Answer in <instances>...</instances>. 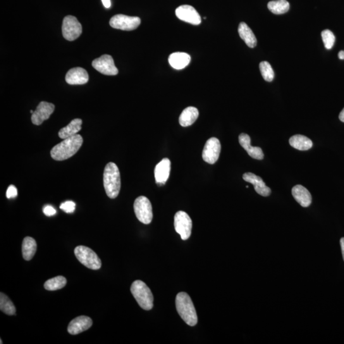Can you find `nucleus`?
I'll list each match as a JSON object with an SVG mask.
<instances>
[{"instance_id": "obj_1", "label": "nucleus", "mask_w": 344, "mask_h": 344, "mask_svg": "<svg viewBox=\"0 0 344 344\" xmlns=\"http://www.w3.org/2000/svg\"><path fill=\"white\" fill-rule=\"evenodd\" d=\"M83 143L82 136L76 135L63 139L58 144L55 145L51 151L52 159L56 161H63L70 158L80 149Z\"/></svg>"}, {"instance_id": "obj_2", "label": "nucleus", "mask_w": 344, "mask_h": 344, "mask_svg": "<svg viewBox=\"0 0 344 344\" xmlns=\"http://www.w3.org/2000/svg\"><path fill=\"white\" fill-rule=\"evenodd\" d=\"M104 186L105 192L110 198L118 197L121 190L120 171L114 162H110L104 172Z\"/></svg>"}, {"instance_id": "obj_3", "label": "nucleus", "mask_w": 344, "mask_h": 344, "mask_svg": "<svg viewBox=\"0 0 344 344\" xmlns=\"http://www.w3.org/2000/svg\"><path fill=\"white\" fill-rule=\"evenodd\" d=\"M176 309L186 324L194 326L198 322V317L194 304L188 294L179 293L176 296Z\"/></svg>"}, {"instance_id": "obj_4", "label": "nucleus", "mask_w": 344, "mask_h": 344, "mask_svg": "<svg viewBox=\"0 0 344 344\" xmlns=\"http://www.w3.org/2000/svg\"><path fill=\"white\" fill-rule=\"evenodd\" d=\"M131 292L141 308L145 310H151L153 307L152 293L149 287L142 281L133 282L131 287Z\"/></svg>"}, {"instance_id": "obj_5", "label": "nucleus", "mask_w": 344, "mask_h": 344, "mask_svg": "<svg viewBox=\"0 0 344 344\" xmlns=\"http://www.w3.org/2000/svg\"><path fill=\"white\" fill-rule=\"evenodd\" d=\"M74 252L78 261L88 269L96 271L101 268V260L90 248L83 245L77 246Z\"/></svg>"}, {"instance_id": "obj_6", "label": "nucleus", "mask_w": 344, "mask_h": 344, "mask_svg": "<svg viewBox=\"0 0 344 344\" xmlns=\"http://www.w3.org/2000/svg\"><path fill=\"white\" fill-rule=\"evenodd\" d=\"M134 210L141 223L149 224L152 222L153 214L151 203L147 197L141 196L134 203Z\"/></svg>"}, {"instance_id": "obj_7", "label": "nucleus", "mask_w": 344, "mask_h": 344, "mask_svg": "<svg viewBox=\"0 0 344 344\" xmlns=\"http://www.w3.org/2000/svg\"><path fill=\"white\" fill-rule=\"evenodd\" d=\"M82 32V25L75 17L67 16L64 18L62 25V33L66 40L73 41L80 37Z\"/></svg>"}, {"instance_id": "obj_8", "label": "nucleus", "mask_w": 344, "mask_h": 344, "mask_svg": "<svg viewBox=\"0 0 344 344\" xmlns=\"http://www.w3.org/2000/svg\"><path fill=\"white\" fill-rule=\"evenodd\" d=\"M174 226L176 232L181 235L182 240H188L192 230V220L187 213L184 211L177 212L174 217Z\"/></svg>"}, {"instance_id": "obj_9", "label": "nucleus", "mask_w": 344, "mask_h": 344, "mask_svg": "<svg viewBox=\"0 0 344 344\" xmlns=\"http://www.w3.org/2000/svg\"><path fill=\"white\" fill-rule=\"evenodd\" d=\"M109 23L112 28L118 29V30L132 31L140 26L141 20L138 17L118 14L112 17Z\"/></svg>"}, {"instance_id": "obj_10", "label": "nucleus", "mask_w": 344, "mask_h": 344, "mask_svg": "<svg viewBox=\"0 0 344 344\" xmlns=\"http://www.w3.org/2000/svg\"><path fill=\"white\" fill-rule=\"evenodd\" d=\"M93 68L105 75H116L118 69L115 65L113 58L108 54L103 55L99 58L95 59L92 63Z\"/></svg>"}, {"instance_id": "obj_11", "label": "nucleus", "mask_w": 344, "mask_h": 344, "mask_svg": "<svg viewBox=\"0 0 344 344\" xmlns=\"http://www.w3.org/2000/svg\"><path fill=\"white\" fill-rule=\"evenodd\" d=\"M221 149V145L219 139L215 137L210 138L207 141L203 150V159L207 163L214 164L219 159Z\"/></svg>"}, {"instance_id": "obj_12", "label": "nucleus", "mask_w": 344, "mask_h": 344, "mask_svg": "<svg viewBox=\"0 0 344 344\" xmlns=\"http://www.w3.org/2000/svg\"><path fill=\"white\" fill-rule=\"evenodd\" d=\"M176 14L180 20L193 25H199L202 22L200 14L194 7L188 5L179 7L176 9Z\"/></svg>"}, {"instance_id": "obj_13", "label": "nucleus", "mask_w": 344, "mask_h": 344, "mask_svg": "<svg viewBox=\"0 0 344 344\" xmlns=\"http://www.w3.org/2000/svg\"><path fill=\"white\" fill-rule=\"evenodd\" d=\"M55 106L51 103L41 102L32 114V121L35 125L39 126L47 120L53 113Z\"/></svg>"}, {"instance_id": "obj_14", "label": "nucleus", "mask_w": 344, "mask_h": 344, "mask_svg": "<svg viewBox=\"0 0 344 344\" xmlns=\"http://www.w3.org/2000/svg\"><path fill=\"white\" fill-rule=\"evenodd\" d=\"M243 179L247 183L254 186V190L257 194L267 197L271 194V190L265 185V182L260 176L247 172L243 175Z\"/></svg>"}, {"instance_id": "obj_15", "label": "nucleus", "mask_w": 344, "mask_h": 344, "mask_svg": "<svg viewBox=\"0 0 344 344\" xmlns=\"http://www.w3.org/2000/svg\"><path fill=\"white\" fill-rule=\"evenodd\" d=\"M171 162L168 158H164L155 167L154 176L156 184L159 186L165 185L170 173Z\"/></svg>"}, {"instance_id": "obj_16", "label": "nucleus", "mask_w": 344, "mask_h": 344, "mask_svg": "<svg viewBox=\"0 0 344 344\" xmlns=\"http://www.w3.org/2000/svg\"><path fill=\"white\" fill-rule=\"evenodd\" d=\"M66 82L70 85H82L89 80L87 71L80 67L70 69L65 76Z\"/></svg>"}, {"instance_id": "obj_17", "label": "nucleus", "mask_w": 344, "mask_h": 344, "mask_svg": "<svg viewBox=\"0 0 344 344\" xmlns=\"http://www.w3.org/2000/svg\"><path fill=\"white\" fill-rule=\"evenodd\" d=\"M92 319L85 315L76 317L70 322L68 326V331L71 334H77L88 330L92 327Z\"/></svg>"}, {"instance_id": "obj_18", "label": "nucleus", "mask_w": 344, "mask_h": 344, "mask_svg": "<svg viewBox=\"0 0 344 344\" xmlns=\"http://www.w3.org/2000/svg\"><path fill=\"white\" fill-rule=\"evenodd\" d=\"M239 143L252 158L262 160L264 158V154L261 148L253 147L250 145V138L245 133H241L238 137Z\"/></svg>"}, {"instance_id": "obj_19", "label": "nucleus", "mask_w": 344, "mask_h": 344, "mask_svg": "<svg viewBox=\"0 0 344 344\" xmlns=\"http://www.w3.org/2000/svg\"><path fill=\"white\" fill-rule=\"evenodd\" d=\"M292 195L296 202L303 207H309L312 203V196L307 189L302 185H296L292 189Z\"/></svg>"}, {"instance_id": "obj_20", "label": "nucleus", "mask_w": 344, "mask_h": 344, "mask_svg": "<svg viewBox=\"0 0 344 344\" xmlns=\"http://www.w3.org/2000/svg\"><path fill=\"white\" fill-rule=\"evenodd\" d=\"M191 56L185 52H174L168 57V62L171 67L176 70H182L188 66Z\"/></svg>"}, {"instance_id": "obj_21", "label": "nucleus", "mask_w": 344, "mask_h": 344, "mask_svg": "<svg viewBox=\"0 0 344 344\" xmlns=\"http://www.w3.org/2000/svg\"><path fill=\"white\" fill-rule=\"evenodd\" d=\"M238 32L240 38L245 42L248 47L254 48L256 46V38H255L251 29L248 27L247 24L243 22L241 23L239 25Z\"/></svg>"}, {"instance_id": "obj_22", "label": "nucleus", "mask_w": 344, "mask_h": 344, "mask_svg": "<svg viewBox=\"0 0 344 344\" xmlns=\"http://www.w3.org/2000/svg\"><path fill=\"white\" fill-rule=\"evenodd\" d=\"M199 116V112L194 107H189L184 110L179 117V123L183 127L192 125Z\"/></svg>"}, {"instance_id": "obj_23", "label": "nucleus", "mask_w": 344, "mask_h": 344, "mask_svg": "<svg viewBox=\"0 0 344 344\" xmlns=\"http://www.w3.org/2000/svg\"><path fill=\"white\" fill-rule=\"evenodd\" d=\"M82 119H73L70 124L59 130L58 133L59 138L61 139H65V138L76 135V133L82 129Z\"/></svg>"}, {"instance_id": "obj_24", "label": "nucleus", "mask_w": 344, "mask_h": 344, "mask_svg": "<svg viewBox=\"0 0 344 344\" xmlns=\"http://www.w3.org/2000/svg\"><path fill=\"white\" fill-rule=\"evenodd\" d=\"M37 242L34 238L27 236L23 240L22 252L24 259L26 261H30L37 251Z\"/></svg>"}, {"instance_id": "obj_25", "label": "nucleus", "mask_w": 344, "mask_h": 344, "mask_svg": "<svg viewBox=\"0 0 344 344\" xmlns=\"http://www.w3.org/2000/svg\"><path fill=\"white\" fill-rule=\"evenodd\" d=\"M291 147L299 150H307L311 149L313 143L312 140L305 136L296 135L291 137L290 139Z\"/></svg>"}, {"instance_id": "obj_26", "label": "nucleus", "mask_w": 344, "mask_h": 344, "mask_svg": "<svg viewBox=\"0 0 344 344\" xmlns=\"http://www.w3.org/2000/svg\"><path fill=\"white\" fill-rule=\"evenodd\" d=\"M290 4L286 0H274L268 4L270 11L277 15L286 13L290 10Z\"/></svg>"}, {"instance_id": "obj_27", "label": "nucleus", "mask_w": 344, "mask_h": 344, "mask_svg": "<svg viewBox=\"0 0 344 344\" xmlns=\"http://www.w3.org/2000/svg\"><path fill=\"white\" fill-rule=\"evenodd\" d=\"M67 281L65 277L57 276L49 279L44 284L45 290L48 291H56L60 290L66 286Z\"/></svg>"}, {"instance_id": "obj_28", "label": "nucleus", "mask_w": 344, "mask_h": 344, "mask_svg": "<svg viewBox=\"0 0 344 344\" xmlns=\"http://www.w3.org/2000/svg\"><path fill=\"white\" fill-rule=\"evenodd\" d=\"M0 309L1 311L9 315L16 314V309L14 303L4 293L0 294Z\"/></svg>"}, {"instance_id": "obj_29", "label": "nucleus", "mask_w": 344, "mask_h": 344, "mask_svg": "<svg viewBox=\"0 0 344 344\" xmlns=\"http://www.w3.org/2000/svg\"><path fill=\"white\" fill-rule=\"evenodd\" d=\"M260 71L264 79L267 82H272L274 78V71L271 64L267 61H262L260 64Z\"/></svg>"}, {"instance_id": "obj_30", "label": "nucleus", "mask_w": 344, "mask_h": 344, "mask_svg": "<svg viewBox=\"0 0 344 344\" xmlns=\"http://www.w3.org/2000/svg\"><path fill=\"white\" fill-rule=\"evenodd\" d=\"M321 36L325 48L327 49H331L335 42V37L333 33L330 30H325L322 31Z\"/></svg>"}, {"instance_id": "obj_31", "label": "nucleus", "mask_w": 344, "mask_h": 344, "mask_svg": "<svg viewBox=\"0 0 344 344\" xmlns=\"http://www.w3.org/2000/svg\"><path fill=\"white\" fill-rule=\"evenodd\" d=\"M60 209L66 213H73L75 211V204L72 201H67L60 205Z\"/></svg>"}, {"instance_id": "obj_32", "label": "nucleus", "mask_w": 344, "mask_h": 344, "mask_svg": "<svg viewBox=\"0 0 344 344\" xmlns=\"http://www.w3.org/2000/svg\"><path fill=\"white\" fill-rule=\"evenodd\" d=\"M18 195V190H17L16 186L14 185L9 186L6 193L7 198H9V199H11V198L17 197Z\"/></svg>"}, {"instance_id": "obj_33", "label": "nucleus", "mask_w": 344, "mask_h": 344, "mask_svg": "<svg viewBox=\"0 0 344 344\" xmlns=\"http://www.w3.org/2000/svg\"><path fill=\"white\" fill-rule=\"evenodd\" d=\"M43 211H44L45 216L49 217L54 216V215L56 214V209L53 207H52L51 205H46V206H45Z\"/></svg>"}, {"instance_id": "obj_34", "label": "nucleus", "mask_w": 344, "mask_h": 344, "mask_svg": "<svg viewBox=\"0 0 344 344\" xmlns=\"http://www.w3.org/2000/svg\"><path fill=\"white\" fill-rule=\"evenodd\" d=\"M102 2L105 8L109 9L111 7V0H102Z\"/></svg>"}, {"instance_id": "obj_35", "label": "nucleus", "mask_w": 344, "mask_h": 344, "mask_svg": "<svg viewBox=\"0 0 344 344\" xmlns=\"http://www.w3.org/2000/svg\"><path fill=\"white\" fill-rule=\"evenodd\" d=\"M340 246L341 252H342V256L344 261V237L340 239Z\"/></svg>"}, {"instance_id": "obj_36", "label": "nucleus", "mask_w": 344, "mask_h": 344, "mask_svg": "<svg viewBox=\"0 0 344 344\" xmlns=\"http://www.w3.org/2000/svg\"><path fill=\"white\" fill-rule=\"evenodd\" d=\"M339 119L344 123V108L342 111H341L340 114H339Z\"/></svg>"}, {"instance_id": "obj_37", "label": "nucleus", "mask_w": 344, "mask_h": 344, "mask_svg": "<svg viewBox=\"0 0 344 344\" xmlns=\"http://www.w3.org/2000/svg\"><path fill=\"white\" fill-rule=\"evenodd\" d=\"M338 57L340 59H344V51H341L338 52Z\"/></svg>"}, {"instance_id": "obj_38", "label": "nucleus", "mask_w": 344, "mask_h": 344, "mask_svg": "<svg viewBox=\"0 0 344 344\" xmlns=\"http://www.w3.org/2000/svg\"><path fill=\"white\" fill-rule=\"evenodd\" d=\"M0 341H1V342H0V343H1V344L3 343V341H2V340H0Z\"/></svg>"}, {"instance_id": "obj_39", "label": "nucleus", "mask_w": 344, "mask_h": 344, "mask_svg": "<svg viewBox=\"0 0 344 344\" xmlns=\"http://www.w3.org/2000/svg\"><path fill=\"white\" fill-rule=\"evenodd\" d=\"M30 112H31V113L33 114V112H33V111H31Z\"/></svg>"}]
</instances>
